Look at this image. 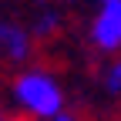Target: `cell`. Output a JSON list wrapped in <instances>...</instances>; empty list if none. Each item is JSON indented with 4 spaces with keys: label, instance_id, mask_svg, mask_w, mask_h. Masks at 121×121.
<instances>
[{
    "label": "cell",
    "instance_id": "obj_5",
    "mask_svg": "<svg viewBox=\"0 0 121 121\" xmlns=\"http://www.w3.org/2000/svg\"><path fill=\"white\" fill-rule=\"evenodd\" d=\"M51 121H74V118H71V114H64V111H60V114H54Z\"/></svg>",
    "mask_w": 121,
    "mask_h": 121
},
{
    "label": "cell",
    "instance_id": "obj_3",
    "mask_svg": "<svg viewBox=\"0 0 121 121\" xmlns=\"http://www.w3.org/2000/svg\"><path fill=\"white\" fill-rule=\"evenodd\" d=\"M27 34L24 27H13V24H0V51H4L10 60H24L27 57Z\"/></svg>",
    "mask_w": 121,
    "mask_h": 121
},
{
    "label": "cell",
    "instance_id": "obj_4",
    "mask_svg": "<svg viewBox=\"0 0 121 121\" xmlns=\"http://www.w3.org/2000/svg\"><path fill=\"white\" fill-rule=\"evenodd\" d=\"M108 91H121V64H114L108 71Z\"/></svg>",
    "mask_w": 121,
    "mask_h": 121
},
{
    "label": "cell",
    "instance_id": "obj_2",
    "mask_svg": "<svg viewBox=\"0 0 121 121\" xmlns=\"http://www.w3.org/2000/svg\"><path fill=\"white\" fill-rule=\"evenodd\" d=\"M91 37L101 51H118L121 47V0H108L101 7L94 27H91Z\"/></svg>",
    "mask_w": 121,
    "mask_h": 121
},
{
    "label": "cell",
    "instance_id": "obj_7",
    "mask_svg": "<svg viewBox=\"0 0 121 121\" xmlns=\"http://www.w3.org/2000/svg\"><path fill=\"white\" fill-rule=\"evenodd\" d=\"M0 121H4V118H0Z\"/></svg>",
    "mask_w": 121,
    "mask_h": 121
},
{
    "label": "cell",
    "instance_id": "obj_1",
    "mask_svg": "<svg viewBox=\"0 0 121 121\" xmlns=\"http://www.w3.org/2000/svg\"><path fill=\"white\" fill-rule=\"evenodd\" d=\"M13 101H17L27 114L47 118V121H51L54 114H60V104H64L57 81L51 78V74H44V71H27V74H20V78L13 81Z\"/></svg>",
    "mask_w": 121,
    "mask_h": 121
},
{
    "label": "cell",
    "instance_id": "obj_6",
    "mask_svg": "<svg viewBox=\"0 0 121 121\" xmlns=\"http://www.w3.org/2000/svg\"><path fill=\"white\" fill-rule=\"evenodd\" d=\"M104 4H108V0H104Z\"/></svg>",
    "mask_w": 121,
    "mask_h": 121
}]
</instances>
